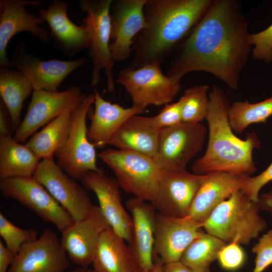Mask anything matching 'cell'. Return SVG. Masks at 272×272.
Here are the masks:
<instances>
[{
  "instance_id": "obj_35",
  "label": "cell",
  "mask_w": 272,
  "mask_h": 272,
  "mask_svg": "<svg viewBox=\"0 0 272 272\" xmlns=\"http://www.w3.org/2000/svg\"><path fill=\"white\" fill-rule=\"evenodd\" d=\"M271 181L272 162L263 171L255 176H241L240 189L252 200L258 202L260 189Z\"/></svg>"
},
{
  "instance_id": "obj_24",
  "label": "cell",
  "mask_w": 272,
  "mask_h": 272,
  "mask_svg": "<svg viewBox=\"0 0 272 272\" xmlns=\"http://www.w3.org/2000/svg\"><path fill=\"white\" fill-rule=\"evenodd\" d=\"M94 109L91 116V123L87 130L89 140L95 147L107 145L123 123L134 115L143 113L146 109L134 106L124 108L118 104L106 101L95 87Z\"/></svg>"
},
{
  "instance_id": "obj_28",
  "label": "cell",
  "mask_w": 272,
  "mask_h": 272,
  "mask_svg": "<svg viewBox=\"0 0 272 272\" xmlns=\"http://www.w3.org/2000/svg\"><path fill=\"white\" fill-rule=\"evenodd\" d=\"M30 82L20 71L1 67L0 95L7 108L12 124L15 128L19 126L24 102L32 94Z\"/></svg>"
},
{
  "instance_id": "obj_42",
  "label": "cell",
  "mask_w": 272,
  "mask_h": 272,
  "mask_svg": "<svg viewBox=\"0 0 272 272\" xmlns=\"http://www.w3.org/2000/svg\"><path fill=\"white\" fill-rule=\"evenodd\" d=\"M258 202L260 209L272 213V189L259 196Z\"/></svg>"
},
{
  "instance_id": "obj_14",
  "label": "cell",
  "mask_w": 272,
  "mask_h": 272,
  "mask_svg": "<svg viewBox=\"0 0 272 272\" xmlns=\"http://www.w3.org/2000/svg\"><path fill=\"white\" fill-rule=\"evenodd\" d=\"M146 2L112 0L110 49L115 62L125 61L131 56L133 40L147 25L144 12Z\"/></svg>"
},
{
  "instance_id": "obj_38",
  "label": "cell",
  "mask_w": 272,
  "mask_h": 272,
  "mask_svg": "<svg viewBox=\"0 0 272 272\" xmlns=\"http://www.w3.org/2000/svg\"><path fill=\"white\" fill-rule=\"evenodd\" d=\"M182 97L176 102L165 105L157 115L152 116L154 123L161 129L182 122Z\"/></svg>"
},
{
  "instance_id": "obj_29",
  "label": "cell",
  "mask_w": 272,
  "mask_h": 272,
  "mask_svg": "<svg viewBox=\"0 0 272 272\" xmlns=\"http://www.w3.org/2000/svg\"><path fill=\"white\" fill-rule=\"evenodd\" d=\"M73 109L52 120L26 142L25 145L40 160L53 158L55 152L65 142L71 127Z\"/></svg>"
},
{
  "instance_id": "obj_25",
  "label": "cell",
  "mask_w": 272,
  "mask_h": 272,
  "mask_svg": "<svg viewBox=\"0 0 272 272\" xmlns=\"http://www.w3.org/2000/svg\"><path fill=\"white\" fill-rule=\"evenodd\" d=\"M160 130L152 117L134 115L123 123L107 145L119 150L140 153L153 159L158 147Z\"/></svg>"
},
{
  "instance_id": "obj_32",
  "label": "cell",
  "mask_w": 272,
  "mask_h": 272,
  "mask_svg": "<svg viewBox=\"0 0 272 272\" xmlns=\"http://www.w3.org/2000/svg\"><path fill=\"white\" fill-rule=\"evenodd\" d=\"M207 85H196L187 89L182 97V122L200 123L206 119L210 102Z\"/></svg>"
},
{
  "instance_id": "obj_23",
  "label": "cell",
  "mask_w": 272,
  "mask_h": 272,
  "mask_svg": "<svg viewBox=\"0 0 272 272\" xmlns=\"http://www.w3.org/2000/svg\"><path fill=\"white\" fill-rule=\"evenodd\" d=\"M241 182V176L227 173L215 172L205 174L188 216L203 223L217 207L240 189Z\"/></svg>"
},
{
  "instance_id": "obj_33",
  "label": "cell",
  "mask_w": 272,
  "mask_h": 272,
  "mask_svg": "<svg viewBox=\"0 0 272 272\" xmlns=\"http://www.w3.org/2000/svg\"><path fill=\"white\" fill-rule=\"evenodd\" d=\"M0 235L6 246L17 254L24 244L38 238V232L32 228L23 229L17 227L1 212Z\"/></svg>"
},
{
  "instance_id": "obj_30",
  "label": "cell",
  "mask_w": 272,
  "mask_h": 272,
  "mask_svg": "<svg viewBox=\"0 0 272 272\" xmlns=\"http://www.w3.org/2000/svg\"><path fill=\"white\" fill-rule=\"evenodd\" d=\"M226 244L202 231L184 250L179 261L194 272H210L211 263L217 259L219 251Z\"/></svg>"
},
{
  "instance_id": "obj_36",
  "label": "cell",
  "mask_w": 272,
  "mask_h": 272,
  "mask_svg": "<svg viewBox=\"0 0 272 272\" xmlns=\"http://www.w3.org/2000/svg\"><path fill=\"white\" fill-rule=\"evenodd\" d=\"M252 250L256 254L255 266L252 272H262L272 264V230L259 239Z\"/></svg>"
},
{
  "instance_id": "obj_9",
  "label": "cell",
  "mask_w": 272,
  "mask_h": 272,
  "mask_svg": "<svg viewBox=\"0 0 272 272\" xmlns=\"http://www.w3.org/2000/svg\"><path fill=\"white\" fill-rule=\"evenodd\" d=\"M207 132L201 123L181 122L161 129L154 160L161 170H186L193 158L202 150Z\"/></svg>"
},
{
  "instance_id": "obj_41",
  "label": "cell",
  "mask_w": 272,
  "mask_h": 272,
  "mask_svg": "<svg viewBox=\"0 0 272 272\" xmlns=\"http://www.w3.org/2000/svg\"><path fill=\"white\" fill-rule=\"evenodd\" d=\"M163 272H194L180 261L164 264Z\"/></svg>"
},
{
  "instance_id": "obj_5",
  "label": "cell",
  "mask_w": 272,
  "mask_h": 272,
  "mask_svg": "<svg viewBox=\"0 0 272 272\" xmlns=\"http://www.w3.org/2000/svg\"><path fill=\"white\" fill-rule=\"evenodd\" d=\"M112 0H81L79 5L86 14L82 25L86 30L88 47L93 69L90 84L93 88L99 84L101 72H105L106 88L109 92L115 89L114 61L110 49L111 18L110 9Z\"/></svg>"
},
{
  "instance_id": "obj_37",
  "label": "cell",
  "mask_w": 272,
  "mask_h": 272,
  "mask_svg": "<svg viewBox=\"0 0 272 272\" xmlns=\"http://www.w3.org/2000/svg\"><path fill=\"white\" fill-rule=\"evenodd\" d=\"M217 259L223 269L234 270L242 265L245 254L240 244L236 242L229 243L220 250Z\"/></svg>"
},
{
  "instance_id": "obj_40",
  "label": "cell",
  "mask_w": 272,
  "mask_h": 272,
  "mask_svg": "<svg viewBox=\"0 0 272 272\" xmlns=\"http://www.w3.org/2000/svg\"><path fill=\"white\" fill-rule=\"evenodd\" d=\"M10 117L4 104L0 102V137L11 136L9 124ZM11 120V119H10Z\"/></svg>"
},
{
  "instance_id": "obj_20",
  "label": "cell",
  "mask_w": 272,
  "mask_h": 272,
  "mask_svg": "<svg viewBox=\"0 0 272 272\" xmlns=\"http://www.w3.org/2000/svg\"><path fill=\"white\" fill-rule=\"evenodd\" d=\"M14 67L21 72L31 83L33 90L57 91L62 81L72 72L89 62V59H51L41 60L23 50L14 54Z\"/></svg>"
},
{
  "instance_id": "obj_15",
  "label": "cell",
  "mask_w": 272,
  "mask_h": 272,
  "mask_svg": "<svg viewBox=\"0 0 272 272\" xmlns=\"http://www.w3.org/2000/svg\"><path fill=\"white\" fill-rule=\"evenodd\" d=\"M205 175L184 170H162L155 200L158 213L170 217L188 216L190 209Z\"/></svg>"
},
{
  "instance_id": "obj_10",
  "label": "cell",
  "mask_w": 272,
  "mask_h": 272,
  "mask_svg": "<svg viewBox=\"0 0 272 272\" xmlns=\"http://www.w3.org/2000/svg\"><path fill=\"white\" fill-rule=\"evenodd\" d=\"M0 191L4 197L18 201L43 221L53 224L61 232L74 223L33 176L0 180Z\"/></svg>"
},
{
  "instance_id": "obj_39",
  "label": "cell",
  "mask_w": 272,
  "mask_h": 272,
  "mask_svg": "<svg viewBox=\"0 0 272 272\" xmlns=\"http://www.w3.org/2000/svg\"><path fill=\"white\" fill-rule=\"evenodd\" d=\"M16 255L0 240V272H8L15 260Z\"/></svg>"
},
{
  "instance_id": "obj_19",
  "label": "cell",
  "mask_w": 272,
  "mask_h": 272,
  "mask_svg": "<svg viewBox=\"0 0 272 272\" xmlns=\"http://www.w3.org/2000/svg\"><path fill=\"white\" fill-rule=\"evenodd\" d=\"M42 2L28 0L0 1V66L14 67L7 54L8 44L12 37L21 32H29L45 42L49 40L48 31L40 27L44 21L27 12L29 6H39Z\"/></svg>"
},
{
  "instance_id": "obj_8",
  "label": "cell",
  "mask_w": 272,
  "mask_h": 272,
  "mask_svg": "<svg viewBox=\"0 0 272 272\" xmlns=\"http://www.w3.org/2000/svg\"><path fill=\"white\" fill-rule=\"evenodd\" d=\"M116 82L124 87L132 106L145 109L170 103L181 89L180 82L164 75L161 65L156 63L126 67L119 72Z\"/></svg>"
},
{
  "instance_id": "obj_3",
  "label": "cell",
  "mask_w": 272,
  "mask_h": 272,
  "mask_svg": "<svg viewBox=\"0 0 272 272\" xmlns=\"http://www.w3.org/2000/svg\"><path fill=\"white\" fill-rule=\"evenodd\" d=\"M209 97L207 148L205 154L193 163L192 172L198 175L222 172L239 176H250L257 170L253 151L261 145L257 133L248 132L244 140L234 134L229 121L231 105L218 85L212 87Z\"/></svg>"
},
{
  "instance_id": "obj_44",
  "label": "cell",
  "mask_w": 272,
  "mask_h": 272,
  "mask_svg": "<svg viewBox=\"0 0 272 272\" xmlns=\"http://www.w3.org/2000/svg\"><path fill=\"white\" fill-rule=\"evenodd\" d=\"M68 272H97L95 269H90L88 267L87 268H84V267H79L78 268L73 269L71 271H69Z\"/></svg>"
},
{
  "instance_id": "obj_4",
  "label": "cell",
  "mask_w": 272,
  "mask_h": 272,
  "mask_svg": "<svg viewBox=\"0 0 272 272\" xmlns=\"http://www.w3.org/2000/svg\"><path fill=\"white\" fill-rule=\"evenodd\" d=\"M258 202L241 189L221 203L203 223L205 232L227 243L247 245L267 226Z\"/></svg>"
},
{
  "instance_id": "obj_11",
  "label": "cell",
  "mask_w": 272,
  "mask_h": 272,
  "mask_svg": "<svg viewBox=\"0 0 272 272\" xmlns=\"http://www.w3.org/2000/svg\"><path fill=\"white\" fill-rule=\"evenodd\" d=\"M33 177L74 222L85 219L92 212L94 205L86 188L64 172L54 158L41 160Z\"/></svg>"
},
{
  "instance_id": "obj_18",
  "label": "cell",
  "mask_w": 272,
  "mask_h": 272,
  "mask_svg": "<svg viewBox=\"0 0 272 272\" xmlns=\"http://www.w3.org/2000/svg\"><path fill=\"white\" fill-rule=\"evenodd\" d=\"M83 186L96 195L99 208L110 227L129 243L132 220L121 202L120 187L116 178L106 176L103 171H89L80 180Z\"/></svg>"
},
{
  "instance_id": "obj_2",
  "label": "cell",
  "mask_w": 272,
  "mask_h": 272,
  "mask_svg": "<svg viewBox=\"0 0 272 272\" xmlns=\"http://www.w3.org/2000/svg\"><path fill=\"white\" fill-rule=\"evenodd\" d=\"M212 0H147L146 27L135 37L127 66L160 64L203 17Z\"/></svg>"
},
{
  "instance_id": "obj_26",
  "label": "cell",
  "mask_w": 272,
  "mask_h": 272,
  "mask_svg": "<svg viewBox=\"0 0 272 272\" xmlns=\"http://www.w3.org/2000/svg\"><path fill=\"white\" fill-rule=\"evenodd\" d=\"M125 240L110 226L101 234L92 266L97 272H133Z\"/></svg>"
},
{
  "instance_id": "obj_27",
  "label": "cell",
  "mask_w": 272,
  "mask_h": 272,
  "mask_svg": "<svg viewBox=\"0 0 272 272\" xmlns=\"http://www.w3.org/2000/svg\"><path fill=\"white\" fill-rule=\"evenodd\" d=\"M40 159L12 136L0 137V180L33 176Z\"/></svg>"
},
{
  "instance_id": "obj_22",
  "label": "cell",
  "mask_w": 272,
  "mask_h": 272,
  "mask_svg": "<svg viewBox=\"0 0 272 272\" xmlns=\"http://www.w3.org/2000/svg\"><path fill=\"white\" fill-rule=\"evenodd\" d=\"M67 4L56 0L46 9H41L39 16L46 22L56 47L65 56H73L87 49L88 39L84 27L74 24L67 15Z\"/></svg>"
},
{
  "instance_id": "obj_1",
  "label": "cell",
  "mask_w": 272,
  "mask_h": 272,
  "mask_svg": "<svg viewBox=\"0 0 272 272\" xmlns=\"http://www.w3.org/2000/svg\"><path fill=\"white\" fill-rule=\"evenodd\" d=\"M178 46L167 76L180 82L188 73L205 72L236 90L252 47L240 3L212 0L203 17Z\"/></svg>"
},
{
  "instance_id": "obj_13",
  "label": "cell",
  "mask_w": 272,
  "mask_h": 272,
  "mask_svg": "<svg viewBox=\"0 0 272 272\" xmlns=\"http://www.w3.org/2000/svg\"><path fill=\"white\" fill-rule=\"evenodd\" d=\"M69 259L56 233L48 228L21 246L8 272H65Z\"/></svg>"
},
{
  "instance_id": "obj_31",
  "label": "cell",
  "mask_w": 272,
  "mask_h": 272,
  "mask_svg": "<svg viewBox=\"0 0 272 272\" xmlns=\"http://www.w3.org/2000/svg\"><path fill=\"white\" fill-rule=\"evenodd\" d=\"M272 116V96L257 103L235 101L230 107L229 121L233 130L242 133L251 124L266 123Z\"/></svg>"
},
{
  "instance_id": "obj_6",
  "label": "cell",
  "mask_w": 272,
  "mask_h": 272,
  "mask_svg": "<svg viewBox=\"0 0 272 272\" xmlns=\"http://www.w3.org/2000/svg\"><path fill=\"white\" fill-rule=\"evenodd\" d=\"M98 156L112 170L123 190L154 203L162 170L152 158L134 152L113 149L101 151Z\"/></svg>"
},
{
  "instance_id": "obj_21",
  "label": "cell",
  "mask_w": 272,
  "mask_h": 272,
  "mask_svg": "<svg viewBox=\"0 0 272 272\" xmlns=\"http://www.w3.org/2000/svg\"><path fill=\"white\" fill-rule=\"evenodd\" d=\"M109 226L98 206L94 205L89 216L61 232L60 243L69 258L81 267H88L100 236Z\"/></svg>"
},
{
  "instance_id": "obj_12",
  "label": "cell",
  "mask_w": 272,
  "mask_h": 272,
  "mask_svg": "<svg viewBox=\"0 0 272 272\" xmlns=\"http://www.w3.org/2000/svg\"><path fill=\"white\" fill-rule=\"evenodd\" d=\"M84 95L77 86L62 91L33 90L27 112L13 138L19 143L25 142L40 127L73 109Z\"/></svg>"
},
{
  "instance_id": "obj_7",
  "label": "cell",
  "mask_w": 272,
  "mask_h": 272,
  "mask_svg": "<svg viewBox=\"0 0 272 272\" xmlns=\"http://www.w3.org/2000/svg\"><path fill=\"white\" fill-rule=\"evenodd\" d=\"M94 100V94H84L73 108L67 138L54 154L58 165L75 180L89 171H103L97 166L95 147L87 136L86 119Z\"/></svg>"
},
{
  "instance_id": "obj_16",
  "label": "cell",
  "mask_w": 272,
  "mask_h": 272,
  "mask_svg": "<svg viewBox=\"0 0 272 272\" xmlns=\"http://www.w3.org/2000/svg\"><path fill=\"white\" fill-rule=\"evenodd\" d=\"M126 205L132 220V236L127 247L133 272H150L154 265L156 209L152 203L134 196Z\"/></svg>"
},
{
  "instance_id": "obj_43",
  "label": "cell",
  "mask_w": 272,
  "mask_h": 272,
  "mask_svg": "<svg viewBox=\"0 0 272 272\" xmlns=\"http://www.w3.org/2000/svg\"><path fill=\"white\" fill-rule=\"evenodd\" d=\"M163 263L156 256H154V265L150 272H163Z\"/></svg>"
},
{
  "instance_id": "obj_34",
  "label": "cell",
  "mask_w": 272,
  "mask_h": 272,
  "mask_svg": "<svg viewBox=\"0 0 272 272\" xmlns=\"http://www.w3.org/2000/svg\"><path fill=\"white\" fill-rule=\"evenodd\" d=\"M252 57L265 63L272 61V23L265 29L250 34Z\"/></svg>"
},
{
  "instance_id": "obj_17",
  "label": "cell",
  "mask_w": 272,
  "mask_h": 272,
  "mask_svg": "<svg viewBox=\"0 0 272 272\" xmlns=\"http://www.w3.org/2000/svg\"><path fill=\"white\" fill-rule=\"evenodd\" d=\"M202 229L203 223L189 216L177 218L157 212L154 225V256L163 264L179 261L184 250Z\"/></svg>"
}]
</instances>
